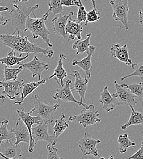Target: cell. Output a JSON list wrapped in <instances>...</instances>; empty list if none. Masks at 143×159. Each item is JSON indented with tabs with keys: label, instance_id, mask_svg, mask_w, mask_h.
<instances>
[{
	"label": "cell",
	"instance_id": "6da1fadb",
	"mask_svg": "<svg viewBox=\"0 0 143 159\" xmlns=\"http://www.w3.org/2000/svg\"><path fill=\"white\" fill-rule=\"evenodd\" d=\"M0 40L7 47L15 52L23 53H41L48 58H52L54 52L52 49L43 48L36 43L29 41V36H24L20 33L13 34H0Z\"/></svg>",
	"mask_w": 143,
	"mask_h": 159
},
{
	"label": "cell",
	"instance_id": "7a4b0ae2",
	"mask_svg": "<svg viewBox=\"0 0 143 159\" xmlns=\"http://www.w3.org/2000/svg\"><path fill=\"white\" fill-rule=\"evenodd\" d=\"M39 7V4H36L32 6L26 5H19L14 1L12 7L10 11L12 24L15 28L17 33L26 32V23L27 19L30 17L31 14L34 16V11Z\"/></svg>",
	"mask_w": 143,
	"mask_h": 159
},
{
	"label": "cell",
	"instance_id": "3957f363",
	"mask_svg": "<svg viewBox=\"0 0 143 159\" xmlns=\"http://www.w3.org/2000/svg\"><path fill=\"white\" fill-rule=\"evenodd\" d=\"M49 12L48 11L40 18L29 17L26 23V31L29 30L31 33L32 39L41 38L48 46L53 47V45L49 38L51 33L45 25V21L49 17Z\"/></svg>",
	"mask_w": 143,
	"mask_h": 159
},
{
	"label": "cell",
	"instance_id": "277c9868",
	"mask_svg": "<svg viewBox=\"0 0 143 159\" xmlns=\"http://www.w3.org/2000/svg\"><path fill=\"white\" fill-rule=\"evenodd\" d=\"M32 99L34 102V107L30 111V115L34 116H39L43 121L51 124L54 120V114L59 109L60 105L59 103L54 105L46 104L37 95H32Z\"/></svg>",
	"mask_w": 143,
	"mask_h": 159
},
{
	"label": "cell",
	"instance_id": "5b68a950",
	"mask_svg": "<svg viewBox=\"0 0 143 159\" xmlns=\"http://www.w3.org/2000/svg\"><path fill=\"white\" fill-rule=\"evenodd\" d=\"M99 111L96 110L95 106L93 104H90L86 107H83V108L79 115L69 116V120L82 124L84 128H86L88 126L100 122L101 119L99 118Z\"/></svg>",
	"mask_w": 143,
	"mask_h": 159
},
{
	"label": "cell",
	"instance_id": "8992f818",
	"mask_svg": "<svg viewBox=\"0 0 143 159\" xmlns=\"http://www.w3.org/2000/svg\"><path fill=\"white\" fill-rule=\"evenodd\" d=\"M113 9V19L115 21H120L127 31L129 28L128 21V12L129 7L128 0H111L110 1Z\"/></svg>",
	"mask_w": 143,
	"mask_h": 159
},
{
	"label": "cell",
	"instance_id": "52a82bcc",
	"mask_svg": "<svg viewBox=\"0 0 143 159\" xmlns=\"http://www.w3.org/2000/svg\"><path fill=\"white\" fill-rule=\"evenodd\" d=\"M114 84L116 92L112 94L111 96L113 98H115L118 105H123L128 107L130 105L135 106L137 104L138 102L135 99L137 97L129 89L121 86L116 80L114 81Z\"/></svg>",
	"mask_w": 143,
	"mask_h": 159
},
{
	"label": "cell",
	"instance_id": "ba28073f",
	"mask_svg": "<svg viewBox=\"0 0 143 159\" xmlns=\"http://www.w3.org/2000/svg\"><path fill=\"white\" fill-rule=\"evenodd\" d=\"M101 142L100 139H95L88 132H85L78 143L79 148L83 156L93 155L95 157H101L96 148L97 145Z\"/></svg>",
	"mask_w": 143,
	"mask_h": 159
},
{
	"label": "cell",
	"instance_id": "9c48e42d",
	"mask_svg": "<svg viewBox=\"0 0 143 159\" xmlns=\"http://www.w3.org/2000/svg\"><path fill=\"white\" fill-rule=\"evenodd\" d=\"M71 83V80H66L63 86H59V88L56 89V93L53 96V98L54 100H61L65 102H73L79 105L86 107L87 105L76 99L74 97L70 87Z\"/></svg>",
	"mask_w": 143,
	"mask_h": 159
},
{
	"label": "cell",
	"instance_id": "30bf717a",
	"mask_svg": "<svg viewBox=\"0 0 143 159\" xmlns=\"http://www.w3.org/2000/svg\"><path fill=\"white\" fill-rule=\"evenodd\" d=\"M17 112L19 116V118H20L23 120V122L26 125L29 130V132L31 136V140H30V143L28 148V151L31 153L33 152L34 146H36L34 143V141L32 138V127L35 124H40L41 122H43V120L39 116H32L30 115L29 112H26L23 107L21 108V110H17Z\"/></svg>",
	"mask_w": 143,
	"mask_h": 159
},
{
	"label": "cell",
	"instance_id": "8fae6325",
	"mask_svg": "<svg viewBox=\"0 0 143 159\" xmlns=\"http://www.w3.org/2000/svg\"><path fill=\"white\" fill-rule=\"evenodd\" d=\"M49 124L46 122H41L37 126L32 128V135L34 141L35 145L39 141H47L53 145H56L57 139H55L54 134L50 135L48 130V125Z\"/></svg>",
	"mask_w": 143,
	"mask_h": 159
},
{
	"label": "cell",
	"instance_id": "7c38bea8",
	"mask_svg": "<svg viewBox=\"0 0 143 159\" xmlns=\"http://www.w3.org/2000/svg\"><path fill=\"white\" fill-rule=\"evenodd\" d=\"M23 69L29 70L33 78L38 76L39 80H41V75L43 71L49 69V67L47 62L43 61L38 58L37 56H34L33 60L25 63H20L19 64Z\"/></svg>",
	"mask_w": 143,
	"mask_h": 159
},
{
	"label": "cell",
	"instance_id": "4fadbf2b",
	"mask_svg": "<svg viewBox=\"0 0 143 159\" xmlns=\"http://www.w3.org/2000/svg\"><path fill=\"white\" fill-rule=\"evenodd\" d=\"M23 83L24 81L21 79L7 81H1V84L4 88L2 93L11 100L15 99L17 96L21 93Z\"/></svg>",
	"mask_w": 143,
	"mask_h": 159
},
{
	"label": "cell",
	"instance_id": "5bb4252c",
	"mask_svg": "<svg viewBox=\"0 0 143 159\" xmlns=\"http://www.w3.org/2000/svg\"><path fill=\"white\" fill-rule=\"evenodd\" d=\"M0 154L12 159H19L22 157L20 145H15L12 139L4 140L0 144Z\"/></svg>",
	"mask_w": 143,
	"mask_h": 159
},
{
	"label": "cell",
	"instance_id": "9a60e30c",
	"mask_svg": "<svg viewBox=\"0 0 143 159\" xmlns=\"http://www.w3.org/2000/svg\"><path fill=\"white\" fill-rule=\"evenodd\" d=\"M110 57L120 60L127 66H132L133 64L132 60L129 57L128 49L127 44H112L110 48Z\"/></svg>",
	"mask_w": 143,
	"mask_h": 159
},
{
	"label": "cell",
	"instance_id": "2e32d148",
	"mask_svg": "<svg viewBox=\"0 0 143 159\" xmlns=\"http://www.w3.org/2000/svg\"><path fill=\"white\" fill-rule=\"evenodd\" d=\"M69 76L73 77L75 79L73 86L71 87L72 91H76L81 98L80 102L83 103V100L85 99V93L88 89V79L82 78L80 73L78 70H73Z\"/></svg>",
	"mask_w": 143,
	"mask_h": 159
},
{
	"label": "cell",
	"instance_id": "e0dca14e",
	"mask_svg": "<svg viewBox=\"0 0 143 159\" xmlns=\"http://www.w3.org/2000/svg\"><path fill=\"white\" fill-rule=\"evenodd\" d=\"M15 136V145H19L21 142H24L29 143H30L31 136L29 130L23 122V120L19 118L16 124L14 127H13L11 130Z\"/></svg>",
	"mask_w": 143,
	"mask_h": 159
},
{
	"label": "cell",
	"instance_id": "ac0fdd59",
	"mask_svg": "<svg viewBox=\"0 0 143 159\" xmlns=\"http://www.w3.org/2000/svg\"><path fill=\"white\" fill-rule=\"evenodd\" d=\"M73 15L74 12H71L68 15L61 13L59 17H54L52 20V26L54 33L58 36H61L65 39L68 40V38L65 33V27L68 20L69 17H72Z\"/></svg>",
	"mask_w": 143,
	"mask_h": 159
},
{
	"label": "cell",
	"instance_id": "d6986e66",
	"mask_svg": "<svg viewBox=\"0 0 143 159\" xmlns=\"http://www.w3.org/2000/svg\"><path fill=\"white\" fill-rule=\"evenodd\" d=\"M83 28V24L78 23L76 20L71 17L68 20L65 27V33L68 38V41L74 40L81 39L82 31Z\"/></svg>",
	"mask_w": 143,
	"mask_h": 159
},
{
	"label": "cell",
	"instance_id": "ffe728a7",
	"mask_svg": "<svg viewBox=\"0 0 143 159\" xmlns=\"http://www.w3.org/2000/svg\"><path fill=\"white\" fill-rule=\"evenodd\" d=\"M96 50V47L90 45L88 51L86 52L87 56L81 60H74L72 62L73 66H78L85 72V77L90 79L91 77L90 70L92 68V56Z\"/></svg>",
	"mask_w": 143,
	"mask_h": 159
},
{
	"label": "cell",
	"instance_id": "44dd1931",
	"mask_svg": "<svg viewBox=\"0 0 143 159\" xmlns=\"http://www.w3.org/2000/svg\"><path fill=\"white\" fill-rule=\"evenodd\" d=\"M46 80H47V78L41 80H39L37 81L30 82L29 83H23L22 86V91L21 93L20 98L18 100L15 101L14 103V104L20 105H21L24 100L26 99V98L27 96H29V94H31L34 91V90H36L39 86L44 84Z\"/></svg>",
	"mask_w": 143,
	"mask_h": 159
},
{
	"label": "cell",
	"instance_id": "7402d4cb",
	"mask_svg": "<svg viewBox=\"0 0 143 159\" xmlns=\"http://www.w3.org/2000/svg\"><path fill=\"white\" fill-rule=\"evenodd\" d=\"M66 60V56L63 54L61 53L60 54L59 56V60L58 61L57 66L55 68L54 70V73L48 78H47V80L51 79L54 78L57 82L59 86H63L64 84L63 80L65 78L67 77L68 74L63 67V61Z\"/></svg>",
	"mask_w": 143,
	"mask_h": 159
},
{
	"label": "cell",
	"instance_id": "603a6c76",
	"mask_svg": "<svg viewBox=\"0 0 143 159\" xmlns=\"http://www.w3.org/2000/svg\"><path fill=\"white\" fill-rule=\"evenodd\" d=\"M99 102L102 103L103 110L107 113L113 110L118 106L116 100L115 98L112 97L107 86L103 88V91L101 94Z\"/></svg>",
	"mask_w": 143,
	"mask_h": 159
},
{
	"label": "cell",
	"instance_id": "cb8c5ba5",
	"mask_svg": "<svg viewBox=\"0 0 143 159\" xmlns=\"http://www.w3.org/2000/svg\"><path fill=\"white\" fill-rule=\"evenodd\" d=\"M15 52L13 50H12L11 52H9L7 54V55L5 57L0 58V63L2 64H4L7 66L11 67L13 66L14 65L19 64L23 61L27 59L29 57V54H27L24 57H22V55L20 53L19 57H16Z\"/></svg>",
	"mask_w": 143,
	"mask_h": 159
},
{
	"label": "cell",
	"instance_id": "d4e9b609",
	"mask_svg": "<svg viewBox=\"0 0 143 159\" xmlns=\"http://www.w3.org/2000/svg\"><path fill=\"white\" fill-rule=\"evenodd\" d=\"M129 107L131 109L132 113L130 116L128 121L121 125V129L123 130H127L128 127L133 125H143V113L141 112H138L135 111L133 105H130Z\"/></svg>",
	"mask_w": 143,
	"mask_h": 159
},
{
	"label": "cell",
	"instance_id": "484cf974",
	"mask_svg": "<svg viewBox=\"0 0 143 159\" xmlns=\"http://www.w3.org/2000/svg\"><path fill=\"white\" fill-rule=\"evenodd\" d=\"M68 127L69 124L65 118V115L64 113H61V115L55 120V124L53 127L54 135L55 137V139H57L58 137Z\"/></svg>",
	"mask_w": 143,
	"mask_h": 159
},
{
	"label": "cell",
	"instance_id": "4316f807",
	"mask_svg": "<svg viewBox=\"0 0 143 159\" xmlns=\"http://www.w3.org/2000/svg\"><path fill=\"white\" fill-rule=\"evenodd\" d=\"M91 37V33H88L86 35V39L84 40L78 39L73 44V49L76 50V55H79L85 52H87L89 50L90 45V39Z\"/></svg>",
	"mask_w": 143,
	"mask_h": 159
},
{
	"label": "cell",
	"instance_id": "83f0119b",
	"mask_svg": "<svg viewBox=\"0 0 143 159\" xmlns=\"http://www.w3.org/2000/svg\"><path fill=\"white\" fill-rule=\"evenodd\" d=\"M118 143L119 144V151L121 154L125 153L128 148L136 146V143L130 139L127 134L120 135L118 139Z\"/></svg>",
	"mask_w": 143,
	"mask_h": 159
},
{
	"label": "cell",
	"instance_id": "f1b7e54d",
	"mask_svg": "<svg viewBox=\"0 0 143 159\" xmlns=\"http://www.w3.org/2000/svg\"><path fill=\"white\" fill-rule=\"evenodd\" d=\"M9 120L7 119L3 120L0 122V144L4 140L12 139H15V135L7 129Z\"/></svg>",
	"mask_w": 143,
	"mask_h": 159
},
{
	"label": "cell",
	"instance_id": "f546056e",
	"mask_svg": "<svg viewBox=\"0 0 143 159\" xmlns=\"http://www.w3.org/2000/svg\"><path fill=\"white\" fill-rule=\"evenodd\" d=\"M23 68L20 66L18 68H12L9 66H5L4 69V81H12L18 79V75Z\"/></svg>",
	"mask_w": 143,
	"mask_h": 159
},
{
	"label": "cell",
	"instance_id": "4dcf8cb0",
	"mask_svg": "<svg viewBox=\"0 0 143 159\" xmlns=\"http://www.w3.org/2000/svg\"><path fill=\"white\" fill-rule=\"evenodd\" d=\"M121 86L130 90L137 98L141 99L143 98V83H134L132 84H121Z\"/></svg>",
	"mask_w": 143,
	"mask_h": 159
},
{
	"label": "cell",
	"instance_id": "1f68e13d",
	"mask_svg": "<svg viewBox=\"0 0 143 159\" xmlns=\"http://www.w3.org/2000/svg\"><path fill=\"white\" fill-rule=\"evenodd\" d=\"M132 67L133 69H134V72L132 74L121 77V80L123 81L126 79L133 77H138L141 79H143V62H140L139 63H133L132 66Z\"/></svg>",
	"mask_w": 143,
	"mask_h": 159
},
{
	"label": "cell",
	"instance_id": "d6a6232c",
	"mask_svg": "<svg viewBox=\"0 0 143 159\" xmlns=\"http://www.w3.org/2000/svg\"><path fill=\"white\" fill-rule=\"evenodd\" d=\"M78 1L79 4L78 6V11L77 13L76 20L80 23H83L85 26H87L88 25L87 20H86L87 11H86L85 7L82 3V0H78Z\"/></svg>",
	"mask_w": 143,
	"mask_h": 159
},
{
	"label": "cell",
	"instance_id": "836d02e7",
	"mask_svg": "<svg viewBox=\"0 0 143 159\" xmlns=\"http://www.w3.org/2000/svg\"><path fill=\"white\" fill-rule=\"evenodd\" d=\"M48 4L49 6L48 11L52 12L54 15L63 13V8L61 5V0H49Z\"/></svg>",
	"mask_w": 143,
	"mask_h": 159
},
{
	"label": "cell",
	"instance_id": "e575fe53",
	"mask_svg": "<svg viewBox=\"0 0 143 159\" xmlns=\"http://www.w3.org/2000/svg\"><path fill=\"white\" fill-rule=\"evenodd\" d=\"M48 150L47 159H63L57 154L58 149L54 145L49 143L46 146Z\"/></svg>",
	"mask_w": 143,
	"mask_h": 159
},
{
	"label": "cell",
	"instance_id": "d590c367",
	"mask_svg": "<svg viewBox=\"0 0 143 159\" xmlns=\"http://www.w3.org/2000/svg\"><path fill=\"white\" fill-rule=\"evenodd\" d=\"M101 19V12L98 10L92 9L87 12L86 20L87 23H95Z\"/></svg>",
	"mask_w": 143,
	"mask_h": 159
},
{
	"label": "cell",
	"instance_id": "8d00e7d4",
	"mask_svg": "<svg viewBox=\"0 0 143 159\" xmlns=\"http://www.w3.org/2000/svg\"><path fill=\"white\" fill-rule=\"evenodd\" d=\"M61 5L63 6L71 7V6H79L78 0H61Z\"/></svg>",
	"mask_w": 143,
	"mask_h": 159
},
{
	"label": "cell",
	"instance_id": "74e56055",
	"mask_svg": "<svg viewBox=\"0 0 143 159\" xmlns=\"http://www.w3.org/2000/svg\"><path fill=\"white\" fill-rule=\"evenodd\" d=\"M128 159H143V141L141 142L140 149Z\"/></svg>",
	"mask_w": 143,
	"mask_h": 159
},
{
	"label": "cell",
	"instance_id": "f35d334b",
	"mask_svg": "<svg viewBox=\"0 0 143 159\" xmlns=\"http://www.w3.org/2000/svg\"><path fill=\"white\" fill-rule=\"evenodd\" d=\"M9 21V19L6 17H4L0 13V26H5Z\"/></svg>",
	"mask_w": 143,
	"mask_h": 159
},
{
	"label": "cell",
	"instance_id": "ab89813d",
	"mask_svg": "<svg viewBox=\"0 0 143 159\" xmlns=\"http://www.w3.org/2000/svg\"><path fill=\"white\" fill-rule=\"evenodd\" d=\"M139 22L143 27V9H140L139 11Z\"/></svg>",
	"mask_w": 143,
	"mask_h": 159
},
{
	"label": "cell",
	"instance_id": "60d3db41",
	"mask_svg": "<svg viewBox=\"0 0 143 159\" xmlns=\"http://www.w3.org/2000/svg\"><path fill=\"white\" fill-rule=\"evenodd\" d=\"M9 10V8L7 6H0V13L4 11H7Z\"/></svg>",
	"mask_w": 143,
	"mask_h": 159
},
{
	"label": "cell",
	"instance_id": "b9f144b4",
	"mask_svg": "<svg viewBox=\"0 0 143 159\" xmlns=\"http://www.w3.org/2000/svg\"><path fill=\"white\" fill-rule=\"evenodd\" d=\"M91 2H92V4H93V9H95V10H98L96 7V2H95V0H91Z\"/></svg>",
	"mask_w": 143,
	"mask_h": 159
},
{
	"label": "cell",
	"instance_id": "7bdbcfd3",
	"mask_svg": "<svg viewBox=\"0 0 143 159\" xmlns=\"http://www.w3.org/2000/svg\"><path fill=\"white\" fill-rule=\"evenodd\" d=\"M5 98H6V96H4V95L0 96V100L2 99L3 100H4Z\"/></svg>",
	"mask_w": 143,
	"mask_h": 159
},
{
	"label": "cell",
	"instance_id": "ee69618b",
	"mask_svg": "<svg viewBox=\"0 0 143 159\" xmlns=\"http://www.w3.org/2000/svg\"><path fill=\"white\" fill-rule=\"evenodd\" d=\"M0 156L2 158V159H9V158H7V157H5V156H2V155H1V154H0Z\"/></svg>",
	"mask_w": 143,
	"mask_h": 159
},
{
	"label": "cell",
	"instance_id": "f6af8a7d",
	"mask_svg": "<svg viewBox=\"0 0 143 159\" xmlns=\"http://www.w3.org/2000/svg\"><path fill=\"white\" fill-rule=\"evenodd\" d=\"M15 2H24V0H15Z\"/></svg>",
	"mask_w": 143,
	"mask_h": 159
},
{
	"label": "cell",
	"instance_id": "bcb514c9",
	"mask_svg": "<svg viewBox=\"0 0 143 159\" xmlns=\"http://www.w3.org/2000/svg\"><path fill=\"white\" fill-rule=\"evenodd\" d=\"M108 159H114V157L113 156H110Z\"/></svg>",
	"mask_w": 143,
	"mask_h": 159
},
{
	"label": "cell",
	"instance_id": "7dc6e473",
	"mask_svg": "<svg viewBox=\"0 0 143 159\" xmlns=\"http://www.w3.org/2000/svg\"><path fill=\"white\" fill-rule=\"evenodd\" d=\"M29 1V0H24V2L26 3V2H27Z\"/></svg>",
	"mask_w": 143,
	"mask_h": 159
},
{
	"label": "cell",
	"instance_id": "c3c4849f",
	"mask_svg": "<svg viewBox=\"0 0 143 159\" xmlns=\"http://www.w3.org/2000/svg\"><path fill=\"white\" fill-rule=\"evenodd\" d=\"M2 84H1V81H0V88H2Z\"/></svg>",
	"mask_w": 143,
	"mask_h": 159
},
{
	"label": "cell",
	"instance_id": "681fc988",
	"mask_svg": "<svg viewBox=\"0 0 143 159\" xmlns=\"http://www.w3.org/2000/svg\"><path fill=\"white\" fill-rule=\"evenodd\" d=\"M100 159H105L103 157H100Z\"/></svg>",
	"mask_w": 143,
	"mask_h": 159
},
{
	"label": "cell",
	"instance_id": "f907efd6",
	"mask_svg": "<svg viewBox=\"0 0 143 159\" xmlns=\"http://www.w3.org/2000/svg\"><path fill=\"white\" fill-rule=\"evenodd\" d=\"M0 159H1V157H0Z\"/></svg>",
	"mask_w": 143,
	"mask_h": 159
},
{
	"label": "cell",
	"instance_id": "816d5d0a",
	"mask_svg": "<svg viewBox=\"0 0 143 159\" xmlns=\"http://www.w3.org/2000/svg\"></svg>",
	"mask_w": 143,
	"mask_h": 159
}]
</instances>
